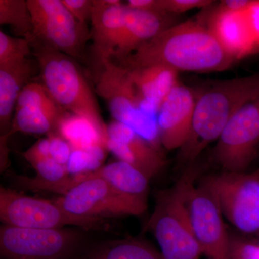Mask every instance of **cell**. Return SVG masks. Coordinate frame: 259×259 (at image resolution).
<instances>
[{"instance_id": "1", "label": "cell", "mask_w": 259, "mask_h": 259, "mask_svg": "<svg viewBox=\"0 0 259 259\" xmlns=\"http://www.w3.org/2000/svg\"><path fill=\"white\" fill-rule=\"evenodd\" d=\"M201 19L171 25L140 47L121 64L128 69L162 65L178 71L213 72L236 62Z\"/></svg>"}, {"instance_id": "2", "label": "cell", "mask_w": 259, "mask_h": 259, "mask_svg": "<svg viewBox=\"0 0 259 259\" xmlns=\"http://www.w3.org/2000/svg\"><path fill=\"white\" fill-rule=\"evenodd\" d=\"M193 120L188 139L179 151L178 161L194 164L207 146L222 134L240 109L259 97V72L243 77L211 81L194 90Z\"/></svg>"}, {"instance_id": "3", "label": "cell", "mask_w": 259, "mask_h": 259, "mask_svg": "<svg viewBox=\"0 0 259 259\" xmlns=\"http://www.w3.org/2000/svg\"><path fill=\"white\" fill-rule=\"evenodd\" d=\"M201 173L191 165L169 188L155 196L154 209L145 226L159 245L163 259H200L202 250L194 234L189 198Z\"/></svg>"}, {"instance_id": "4", "label": "cell", "mask_w": 259, "mask_h": 259, "mask_svg": "<svg viewBox=\"0 0 259 259\" xmlns=\"http://www.w3.org/2000/svg\"><path fill=\"white\" fill-rule=\"evenodd\" d=\"M30 42L35 49L42 85L53 100L65 111L88 118L107 133L93 92L72 58L36 40Z\"/></svg>"}, {"instance_id": "5", "label": "cell", "mask_w": 259, "mask_h": 259, "mask_svg": "<svg viewBox=\"0 0 259 259\" xmlns=\"http://www.w3.org/2000/svg\"><path fill=\"white\" fill-rule=\"evenodd\" d=\"M101 66L95 92L107 102L114 120L128 126L161 151L156 116L144 110L129 69L112 59L104 61Z\"/></svg>"}, {"instance_id": "6", "label": "cell", "mask_w": 259, "mask_h": 259, "mask_svg": "<svg viewBox=\"0 0 259 259\" xmlns=\"http://www.w3.org/2000/svg\"><path fill=\"white\" fill-rule=\"evenodd\" d=\"M0 219L4 225L34 229H56L72 226L82 230H106L107 220L81 218L66 212L54 201L29 197L0 187Z\"/></svg>"}, {"instance_id": "7", "label": "cell", "mask_w": 259, "mask_h": 259, "mask_svg": "<svg viewBox=\"0 0 259 259\" xmlns=\"http://www.w3.org/2000/svg\"><path fill=\"white\" fill-rule=\"evenodd\" d=\"M223 216L238 231L259 236V170L211 175L202 182Z\"/></svg>"}, {"instance_id": "8", "label": "cell", "mask_w": 259, "mask_h": 259, "mask_svg": "<svg viewBox=\"0 0 259 259\" xmlns=\"http://www.w3.org/2000/svg\"><path fill=\"white\" fill-rule=\"evenodd\" d=\"M84 241L82 230L0 227L3 259H71Z\"/></svg>"}, {"instance_id": "9", "label": "cell", "mask_w": 259, "mask_h": 259, "mask_svg": "<svg viewBox=\"0 0 259 259\" xmlns=\"http://www.w3.org/2000/svg\"><path fill=\"white\" fill-rule=\"evenodd\" d=\"M27 3L33 25L31 40L71 58L81 55L90 33L61 0H27Z\"/></svg>"}, {"instance_id": "10", "label": "cell", "mask_w": 259, "mask_h": 259, "mask_svg": "<svg viewBox=\"0 0 259 259\" xmlns=\"http://www.w3.org/2000/svg\"><path fill=\"white\" fill-rule=\"evenodd\" d=\"M54 201L70 214L105 220L140 216L148 207L121 194L101 178L82 181Z\"/></svg>"}, {"instance_id": "11", "label": "cell", "mask_w": 259, "mask_h": 259, "mask_svg": "<svg viewBox=\"0 0 259 259\" xmlns=\"http://www.w3.org/2000/svg\"><path fill=\"white\" fill-rule=\"evenodd\" d=\"M217 141L213 156L223 171H246L259 151V97L232 117Z\"/></svg>"}, {"instance_id": "12", "label": "cell", "mask_w": 259, "mask_h": 259, "mask_svg": "<svg viewBox=\"0 0 259 259\" xmlns=\"http://www.w3.org/2000/svg\"><path fill=\"white\" fill-rule=\"evenodd\" d=\"M189 208L202 255L207 259H231V235L223 222L221 209L203 184L192 189Z\"/></svg>"}, {"instance_id": "13", "label": "cell", "mask_w": 259, "mask_h": 259, "mask_svg": "<svg viewBox=\"0 0 259 259\" xmlns=\"http://www.w3.org/2000/svg\"><path fill=\"white\" fill-rule=\"evenodd\" d=\"M107 149L119 161L139 170L150 180L166 166L161 151L138 134L128 126L113 120L107 125Z\"/></svg>"}, {"instance_id": "14", "label": "cell", "mask_w": 259, "mask_h": 259, "mask_svg": "<svg viewBox=\"0 0 259 259\" xmlns=\"http://www.w3.org/2000/svg\"><path fill=\"white\" fill-rule=\"evenodd\" d=\"M194 90L179 82L158 109V134L162 147L180 149L190 134L193 120Z\"/></svg>"}, {"instance_id": "15", "label": "cell", "mask_w": 259, "mask_h": 259, "mask_svg": "<svg viewBox=\"0 0 259 259\" xmlns=\"http://www.w3.org/2000/svg\"><path fill=\"white\" fill-rule=\"evenodd\" d=\"M125 5L119 0H93L94 49L100 64L112 59L123 36Z\"/></svg>"}, {"instance_id": "16", "label": "cell", "mask_w": 259, "mask_h": 259, "mask_svg": "<svg viewBox=\"0 0 259 259\" xmlns=\"http://www.w3.org/2000/svg\"><path fill=\"white\" fill-rule=\"evenodd\" d=\"M202 15L201 20L205 24L221 46L236 61L258 51L243 13H234L221 10L218 6L212 8Z\"/></svg>"}, {"instance_id": "17", "label": "cell", "mask_w": 259, "mask_h": 259, "mask_svg": "<svg viewBox=\"0 0 259 259\" xmlns=\"http://www.w3.org/2000/svg\"><path fill=\"white\" fill-rule=\"evenodd\" d=\"M71 176L72 187L89 179L101 178L128 198L148 206L149 179L125 162L117 160L93 172Z\"/></svg>"}, {"instance_id": "18", "label": "cell", "mask_w": 259, "mask_h": 259, "mask_svg": "<svg viewBox=\"0 0 259 259\" xmlns=\"http://www.w3.org/2000/svg\"><path fill=\"white\" fill-rule=\"evenodd\" d=\"M128 69L144 110L150 115H157L162 102L179 83L178 71L162 65Z\"/></svg>"}, {"instance_id": "19", "label": "cell", "mask_w": 259, "mask_h": 259, "mask_svg": "<svg viewBox=\"0 0 259 259\" xmlns=\"http://www.w3.org/2000/svg\"><path fill=\"white\" fill-rule=\"evenodd\" d=\"M123 36L114 57L122 59L171 26L170 14L132 9L125 5Z\"/></svg>"}, {"instance_id": "20", "label": "cell", "mask_w": 259, "mask_h": 259, "mask_svg": "<svg viewBox=\"0 0 259 259\" xmlns=\"http://www.w3.org/2000/svg\"><path fill=\"white\" fill-rule=\"evenodd\" d=\"M32 73L28 59L0 66V130L1 136L9 134L12 115L19 95Z\"/></svg>"}, {"instance_id": "21", "label": "cell", "mask_w": 259, "mask_h": 259, "mask_svg": "<svg viewBox=\"0 0 259 259\" xmlns=\"http://www.w3.org/2000/svg\"><path fill=\"white\" fill-rule=\"evenodd\" d=\"M36 172L34 177L10 175L13 183L22 190L47 191L64 195L71 189V175L67 167L51 158L42 160L32 166Z\"/></svg>"}, {"instance_id": "22", "label": "cell", "mask_w": 259, "mask_h": 259, "mask_svg": "<svg viewBox=\"0 0 259 259\" xmlns=\"http://www.w3.org/2000/svg\"><path fill=\"white\" fill-rule=\"evenodd\" d=\"M55 131L69 143L73 149L98 146L107 148V133L81 116L66 112L58 122Z\"/></svg>"}, {"instance_id": "23", "label": "cell", "mask_w": 259, "mask_h": 259, "mask_svg": "<svg viewBox=\"0 0 259 259\" xmlns=\"http://www.w3.org/2000/svg\"><path fill=\"white\" fill-rule=\"evenodd\" d=\"M86 259H163L161 252L144 240L123 238L98 243Z\"/></svg>"}, {"instance_id": "24", "label": "cell", "mask_w": 259, "mask_h": 259, "mask_svg": "<svg viewBox=\"0 0 259 259\" xmlns=\"http://www.w3.org/2000/svg\"><path fill=\"white\" fill-rule=\"evenodd\" d=\"M63 115H55L36 107H16V113L9 134L12 136L17 132L49 134L51 131H55L58 122Z\"/></svg>"}, {"instance_id": "25", "label": "cell", "mask_w": 259, "mask_h": 259, "mask_svg": "<svg viewBox=\"0 0 259 259\" xmlns=\"http://www.w3.org/2000/svg\"><path fill=\"white\" fill-rule=\"evenodd\" d=\"M0 25H8L19 36L31 40L33 25L25 0H0Z\"/></svg>"}, {"instance_id": "26", "label": "cell", "mask_w": 259, "mask_h": 259, "mask_svg": "<svg viewBox=\"0 0 259 259\" xmlns=\"http://www.w3.org/2000/svg\"><path fill=\"white\" fill-rule=\"evenodd\" d=\"M107 148L94 146L83 149H73L68 164L70 175H81L98 169L103 166L107 156Z\"/></svg>"}, {"instance_id": "27", "label": "cell", "mask_w": 259, "mask_h": 259, "mask_svg": "<svg viewBox=\"0 0 259 259\" xmlns=\"http://www.w3.org/2000/svg\"><path fill=\"white\" fill-rule=\"evenodd\" d=\"M33 106L57 115L67 112L53 100L44 85L30 83L25 85L19 95L16 107Z\"/></svg>"}, {"instance_id": "28", "label": "cell", "mask_w": 259, "mask_h": 259, "mask_svg": "<svg viewBox=\"0 0 259 259\" xmlns=\"http://www.w3.org/2000/svg\"><path fill=\"white\" fill-rule=\"evenodd\" d=\"M30 45V40L28 39L13 37L0 32V66L28 59Z\"/></svg>"}, {"instance_id": "29", "label": "cell", "mask_w": 259, "mask_h": 259, "mask_svg": "<svg viewBox=\"0 0 259 259\" xmlns=\"http://www.w3.org/2000/svg\"><path fill=\"white\" fill-rule=\"evenodd\" d=\"M214 2L210 0H158V7L162 13L177 15L195 8H206Z\"/></svg>"}, {"instance_id": "30", "label": "cell", "mask_w": 259, "mask_h": 259, "mask_svg": "<svg viewBox=\"0 0 259 259\" xmlns=\"http://www.w3.org/2000/svg\"><path fill=\"white\" fill-rule=\"evenodd\" d=\"M49 141L51 158L57 163L67 166L73 148L68 141L56 131H51L47 134Z\"/></svg>"}, {"instance_id": "31", "label": "cell", "mask_w": 259, "mask_h": 259, "mask_svg": "<svg viewBox=\"0 0 259 259\" xmlns=\"http://www.w3.org/2000/svg\"><path fill=\"white\" fill-rule=\"evenodd\" d=\"M231 235V259H259V244L242 237Z\"/></svg>"}, {"instance_id": "32", "label": "cell", "mask_w": 259, "mask_h": 259, "mask_svg": "<svg viewBox=\"0 0 259 259\" xmlns=\"http://www.w3.org/2000/svg\"><path fill=\"white\" fill-rule=\"evenodd\" d=\"M61 2L80 23L86 25L87 21L91 19L93 0H61Z\"/></svg>"}, {"instance_id": "33", "label": "cell", "mask_w": 259, "mask_h": 259, "mask_svg": "<svg viewBox=\"0 0 259 259\" xmlns=\"http://www.w3.org/2000/svg\"><path fill=\"white\" fill-rule=\"evenodd\" d=\"M23 156L32 166L37 162L51 158L49 139L47 138L38 140L23 153Z\"/></svg>"}, {"instance_id": "34", "label": "cell", "mask_w": 259, "mask_h": 259, "mask_svg": "<svg viewBox=\"0 0 259 259\" xmlns=\"http://www.w3.org/2000/svg\"><path fill=\"white\" fill-rule=\"evenodd\" d=\"M245 23L252 38L259 51V1H253L250 8L243 13ZM256 53V54H257Z\"/></svg>"}, {"instance_id": "35", "label": "cell", "mask_w": 259, "mask_h": 259, "mask_svg": "<svg viewBox=\"0 0 259 259\" xmlns=\"http://www.w3.org/2000/svg\"><path fill=\"white\" fill-rule=\"evenodd\" d=\"M253 0H224L217 5L221 10L234 13H244L250 8Z\"/></svg>"}, {"instance_id": "36", "label": "cell", "mask_w": 259, "mask_h": 259, "mask_svg": "<svg viewBox=\"0 0 259 259\" xmlns=\"http://www.w3.org/2000/svg\"><path fill=\"white\" fill-rule=\"evenodd\" d=\"M10 136L9 134L5 135V136H0V152H1V156H0V171L1 173H3L9 168V149L8 148V139Z\"/></svg>"}, {"instance_id": "37", "label": "cell", "mask_w": 259, "mask_h": 259, "mask_svg": "<svg viewBox=\"0 0 259 259\" xmlns=\"http://www.w3.org/2000/svg\"><path fill=\"white\" fill-rule=\"evenodd\" d=\"M257 54H259V51H258V53H257Z\"/></svg>"}]
</instances>
